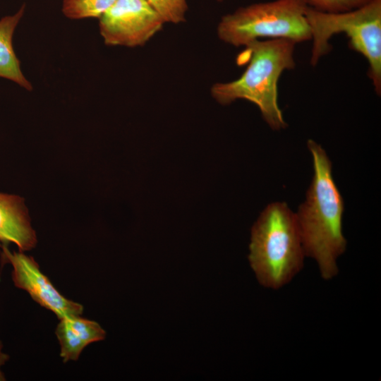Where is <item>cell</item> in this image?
<instances>
[{"label": "cell", "instance_id": "6da1fadb", "mask_svg": "<svg viewBox=\"0 0 381 381\" xmlns=\"http://www.w3.org/2000/svg\"><path fill=\"white\" fill-rule=\"evenodd\" d=\"M314 174L306 200L296 214L306 256L315 260L321 277L329 280L339 272L337 259L346 248L342 231L343 198L332 172L325 150L310 139Z\"/></svg>", "mask_w": 381, "mask_h": 381}, {"label": "cell", "instance_id": "7a4b0ae2", "mask_svg": "<svg viewBox=\"0 0 381 381\" xmlns=\"http://www.w3.org/2000/svg\"><path fill=\"white\" fill-rule=\"evenodd\" d=\"M296 43L286 39L255 40L245 46L248 64L239 78L215 83L212 97L226 105L236 99L254 103L262 116L273 130L287 127L278 103V82L282 73L294 68Z\"/></svg>", "mask_w": 381, "mask_h": 381}, {"label": "cell", "instance_id": "3957f363", "mask_svg": "<svg viewBox=\"0 0 381 381\" xmlns=\"http://www.w3.org/2000/svg\"><path fill=\"white\" fill-rule=\"evenodd\" d=\"M248 260L258 282L278 289L302 269L306 257L294 213L284 202L270 203L251 229Z\"/></svg>", "mask_w": 381, "mask_h": 381}, {"label": "cell", "instance_id": "277c9868", "mask_svg": "<svg viewBox=\"0 0 381 381\" xmlns=\"http://www.w3.org/2000/svg\"><path fill=\"white\" fill-rule=\"evenodd\" d=\"M306 16L313 46V66L332 49L331 37L344 33L349 47L362 54L368 63V75L378 95L381 93V0H370L352 10L329 13L308 6Z\"/></svg>", "mask_w": 381, "mask_h": 381}, {"label": "cell", "instance_id": "5b68a950", "mask_svg": "<svg viewBox=\"0 0 381 381\" xmlns=\"http://www.w3.org/2000/svg\"><path fill=\"white\" fill-rule=\"evenodd\" d=\"M304 0H274L241 7L224 16L217 28L225 43L246 46L261 38L300 43L311 40Z\"/></svg>", "mask_w": 381, "mask_h": 381}, {"label": "cell", "instance_id": "8992f818", "mask_svg": "<svg viewBox=\"0 0 381 381\" xmlns=\"http://www.w3.org/2000/svg\"><path fill=\"white\" fill-rule=\"evenodd\" d=\"M99 19L107 45L129 47L143 45L164 23L147 0H117Z\"/></svg>", "mask_w": 381, "mask_h": 381}, {"label": "cell", "instance_id": "52a82bcc", "mask_svg": "<svg viewBox=\"0 0 381 381\" xmlns=\"http://www.w3.org/2000/svg\"><path fill=\"white\" fill-rule=\"evenodd\" d=\"M1 255L12 267L14 285L27 291L41 306L52 311L59 319L81 315L83 307L62 296L40 270L32 257L22 251L11 252L7 246H1Z\"/></svg>", "mask_w": 381, "mask_h": 381}, {"label": "cell", "instance_id": "ba28073f", "mask_svg": "<svg viewBox=\"0 0 381 381\" xmlns=\"http://www.w3.org/2000/svg\"><path fill=\"white\" fill-rule=\"evenodd\" d=\"M0 243H15L22 252L36 246V234L20 196L0 193Z\"/></svg>", "mask_w": 381, "mask_h": 381}, {"label": "cell", "instance_id": "9c48e42d", "mask_svg": "<svg viewBox=\"0 0 381 381\" xmlns=\"http://www.w3.org/2000/svg\"><path fill=\"white\" fill-rule=\"evenodd\" d=\"M56 335L61 346L60 356L66 363L78 360L86 346L104 339L106 332L97 322L77 315L59 319Z\"/></svg>", "mask_w": 381, "mask_h": 381}, {"label": "cell", "instance_id": "30bf717a", "mask_svg": "<svg viewBox=\"0 0 381 381\" xmlns=\"http://www.w3.org/2000/svg\"><path fill=\"white\" fill-rule=\"evenodd\" d=\"M23 4L13 15L0 19V77L11 80L22 87L32 90V84L26 79L20 68L12 44L14 30L24 14Z\"/></svg>", "mask_w": 381, "mask_h": 381}, {"label": "cell", "instance_id": "8fae6325", "mask_svg": "<svg viewBox=\"0 0 381 381\" xmlns=\"http://www.w3.org/2000/svg\"><path fill=\"white\" fill-rule=\"evenodd\" d=\"M117 0H63L62 12L71 19L99 18Z\"/></svg>", "mask_w": 381, "mask_h": 381}, {"label": "cell", "instance_id": "7c38bea8", "mask_svg": "<svg viewBox=\"0 0 381 381\" xmlns=\"http://www.w3.org/2000/svg\"><path fill=\"white\" fill-rule=\"evenodd\" d=\"M165 22L179 23L185 20L186 0H147Z\"/></svg>", "mask_w": 381, "mask_h": 381}, {"label": "cell", "instance_id": "4fadbf2b", "mask_svg": "<svg viewBox=\"0 0 381 381\" xmlns=\"http://www.w3.org/2000/svg\"><path fill=\"white\" fill-rule=\"evenodd\" d=\"M306 4L315 10L337 13L356 8L370 0H304Z\"/></svg>", "mask_w": 381, "mask_h": 381}, {"label": "cell", "instance_id": "5bb4252c", "mask_svg": "<svg viewBox=\"0 0 381 381\" xmlns=\"http://www.w3.org/2000/svg\"><path fill=\"white\" fill-rule=\"evenodd\" d=\"M3 345L2 343L0 341V381L5 380V377L4 374L2 373L1 370V367L8 360L9 356L8 355L4 353L2 351Z\"/></svg>", "mask_w": 381, "mask_h": 381}, {"label": "cell", "instance_id": "9a60e30c", "mask_svg": "<svg viewBox=\"0 0 381 381\" xmlns=\"http://www.w3.org/2000/svg\"><path fill=\"white\" fill-rule=\"evenodd\" d=\"M219 2H222L223 0H217Z\"/></svg>", "mask_w": 381, "mask_h": 381}]
</instances>
